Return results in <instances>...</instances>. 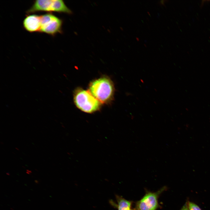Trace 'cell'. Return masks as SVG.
<instances>
[{
	"label": "cell",
	"instance_id": "6da1fadb",
	"mask_svg": "<svg viewBox=\"0 0 210 210\" xmlns=\"http://www.w3.org/2000/svg\"><path fill=\"white\" fill-rule=\"evenodd\" d=\"M114 88L112 81L106 77H101L92 82L89 91L101 103H106L113 98Z\"/></svg>",
	"mask_w": 210,
	"mask_h": 210
},
{
	"label": "cell",
	"instance_id": "7a4b0ae2",
	"mask_svg": "<svg viewBox=\"0 0 210 210\" xmlns=\"http://www.w3.org/2000/svg\"><path fill=\"white\" fill-rule=\"evenodd\" d=\"M74 100L77 107L86 113H93L99 110L100 107L101 103L89 90L77 89L74 93Z\"/></svg>",
	"mask_w": 210,
	"mask_h": 210
},
{
	"label": "cell",
	"instance_id": "3957f363",
	"mask_svg": "<svg viewBox=\"0 0 210 210\" xmlns=\"http://www.w3.org/2000/svg\"><path fill=\"white\" fill-rule=\"evenodd\" d=\"M39 11L71 13V10L62 0H36L26 13L29 15Z\"/></svg>",
	"mask_w": 210,
	"mask_h": 210
},
{
	"label": "cell",
	"instance_id": "277c9868",
	"mask_svg": "<svg viewBox=\"0 0 210 210\" xmlns=\"http://www.w3.org/2000/svg\"><path fill=\"white\" fill-rule=\"evenodd\" d=\"M62 25V20L51 13L41 15L40 32L54 36L61 33Z\"/></svg>",
	"mask_w": 210,
	"mask_h": 210
},
{
	"label": "cell",
	"instance_id": "5b68a950",
	"mask_svg": "<svg viewBox=\"0 0 210 210\" xmlns=\"http://www.w3.org/2000/svg\"><path fill=\"white\" fill-rule=\"evenodd\" d=\"M167 189L164 186L156 192L146 191L144 195L136 203L137 210H156L159 207L158 199L161 194Z\"/></svg>",
	"mask_w": 210,
	"mask_h": 210
},
{
	"label": "cell",
	"instance_id": "8992f818",
	"mask_svg": "<svg viewBox=\"0 0 210 210\" xmlns=\"http://www.w3.org/2000/svg\"><path fill=\"white\" fill-rule=\"evenodd\" d=\"M24 28L30 32H40L41 27V15L35 14L28 15L23 21Z\"/></svg>",
	"mask_w": 210,
	"mask_h": 210
},
{
	"label": "cell",
	"instance_id": "52a82bcc",
	"mask_svg": "<svg viewBox=\"0 0 210 210\" xmlns=\"http://www.w3.org/2000/svg\"><path fill=\"white\" fill-rule=\"evenodd\" d=\"M116 197L117 204L112 201H110V203L117 207L118 210H132L131 209L132 201L127 200L119 195H116Z\"/></svg>",
	"mask_w": 210,
	"mask_h": 210
},
{
	"label": "cell",
	"instance_id": "ba28073f",
	"mask_svg": "<svg viewBox=\"0 0 210 210\" xmlns=\"http://www.w3.org/2000/svg\"><path fill=\"white\" fill-rule=\"evenodd\" d=\"M187 202L189 210H202L200 207L194 203L189 201Z\"/></svg>",
	"mask_w": 210,
	"mask_h": 210
},
{
	"label": "cell",
	"instance_id": "9c48e42d",
	"mask_svg": "<svg viewBox=\"0 0 210 210\" xmlns=\"http://www.w3.org/2000/svg\"><path fill=\"white\" fill-rule=\"evenodd\" d=\"M180 210H189L187 206V202H186L185 204Z\"/></svg>",
	"mask_w": 210,
	"mask_h": 210
},
{
	"label": "cell",
	"instance_id": "30bf717a",
	"mask_svg": "<svg viewBox=\"0 0 210 210\" xmlns=\"http://www.w3.org/2000/svg\"><path fill=\"white\" fill-rule=\"evenodd\" d=\"M165 1H166L165 0L160 1V3L161 5H164V4Z\"/></svg>",
	"mask_w": 210,
	"mask_h": 210
},
{
	"label": "cell",
	"instance_id": "8fae6325",
	"mask_svg": "<svg viewBox=\"0 0 210 210\" xmlns=\"http://www.w3.org/2000/svg\"><path fill=\"white\" fill-rule=\"evenodd\" d=\"M32 172V171L31 170H29L28 169L26 170V173L27 174H30Z\"/></svg>",
	"mask_w": 210,
	"mask_h": 210
},
{
	"label": "cell",
	"instance_id": "7c38bea8",
	"mask_svg": "<svg viewBox=\"0 0 210 210\" xmlns=\"http://www.w3.org/2000/svg\"><path fill=\"white\" fill-rule=\"evenodd\" d=\"M35 182L36 183H38V181L37 180H35Z\"/></svg>",
	"mask_w": 210,
	"mask_h": 210
},
{
	"label": "cell",
	"instance_id": "4fadbf2b",
	"mask_svg": "<svg viewBox=\"0 0 210 210\" xmlns=\"http://www.w3.org/2000/svg\"><path fill=\"white\" fill-rule=\"evenodd\" d=\"M6 174L8 175H10L9 173L8 172L6 173Z\"/></svg>",
	"mask_w": 210,
	"mask_h": 210
},
{
	"label": "cell",
	"instance_id": "5bb4252c",
	"mask_svg": "<svg viewBox=\"0 0 210 210\" xmlns=\"http://www.w3.org/2000/svg\"><path fill=\"white\" fill-rule=\"evenodd\" d=\"M136 40H137V41H139V38H138L136 37Z\"/></svg>",
	"mask_w": 210,
	"mask_h": 210
},
{
	"label": "cell",
	"instance_id": "9a60e30c",
	"mask_svg": "<svg viewBox=\"0 0 210 210\" xmlns=\"http://www.w3.org/2000/svg\"><path fill=\"white\" fill-rule=\"evenodd\" d=\"M15 149H17V150H19V149H18V148H17V147H15Z\"/></svg>",
	"mask_w": 210,
	"mask_h": 210
},
{
	"label": "cell",
	"instance_id": "2e32d148",
	"mask_svg": "<svg viewBox=\"0 0 210 210\" xmlns=\"http://www.w3.org/2000/svg\"><path fill=\"white\" fill-rule=\"evenodd\" d=\"M137 210V209H133V210Z\"/></svg>",
	"mask_w": 210,
	"mask_h": 210
}]
</instances>
